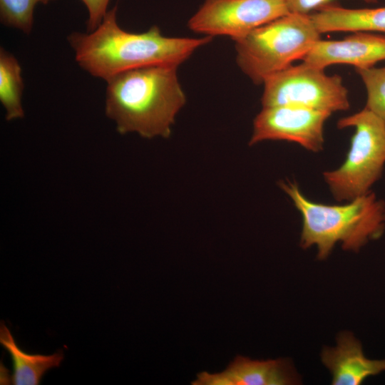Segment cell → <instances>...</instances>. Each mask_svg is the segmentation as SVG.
<instances>
[{"instance_id": "9", "label": "cell", "mask_w": 385, "mask_h": 385, "mask_svg": "<svg viewBox=\"0 0 385 385\" xmlns=\"http://www.w3.org/2000/svg\"><path fill=\"white\" fill-rule=\"evenodd\" d=\"M325 69L333 64H349L356 68L374 67L385 60V36L354 32L342 40H319L302 59Z\"/></svg>"}, {"instance_id": "10", "label": "cell", "mask_w": 385, "mask_h": 385, "mask_svg": "<svg viewBox=\"0 0 385 385\" xmlns=\"http://www.w3.org/2000/svg\"><path fill=\"white\" fill-rule=\"evenodd\" d=\"M298 381L299 378L289 360H254L239 355L221 372L199 373L191 384L289 385Z\"/></svg>"}, {"instance_id": "1", "label": "cell", "mask_w": 385, "mask_h": 385, "mask_svg": "<svg viewBox=\"0 0 385 385\" xmlns=\"http://www.w3.org/2000/svg\"><path fill=\"white\" fill-rule=\"evenodd\" d=\"M118 7L109 9L92 31L71 33L67 40L78 66L93 77L107 81L120 72L155 65L179 66L212 37H168L157 26L142 33L123 29Z\"/></svg>"}, {"instance_id": "4", "label": "cell", "mask_w": 385, "mask_h": 385, "mask_svg": "<svg viewBox=\"0 0 385 385\" xmlns=\"http://www.w3.org/2000/svg\"><path fill=\"white\" fill-rule=\"evenodd\" d=\"M310 14L290 12L235 40L236 62L255 83L302 59L321 39Z\"/></svg>"}, {"instance_id": "7", "label": "cell", "mask_w": 385, "mask_h": 385, "mask_svg": "<svg viewBox=\"0 0 385 385\" xmlns=\"http://www.w3.org/2000/svg\"><path fill=\"white\" fill-rule=\"evenodd\" d=\"M289 13L287 0H205L188 26L206 36L235 41Z\"/></svg>"}, {"instance_id": "12", "label": "cell", "mask_w": 385, "mask_h": 385, "mask_svg": "<svg viewBox=\"0 0 385 385\" xmlns=\"http://www.w3.org/2000/svg\"><path fill=\"white\" fill-rule=\"evenodd\" d=\"M322 34L332 32H385V7L346 9L329 3L310 14Z\"/></svg>"}, {"instance_id": "5", "label": "cell", "mask_w": 385, "mask_h": 385, "mask_svg": "<svg viewBox=\"0 0 385 385\" xmlns=\"http://www.w3.org/2000/svg\"><path fill=\"white\" fill-rule=\"evenodd\" d=\"M339 129L354 128L343 163L326 170L323 178L337 202L350 201L371 191L385 165V121L364 108L340 118Z\"/></svg>"}, {"instance_id": "15", "label": "cell", "mask_w": 385, "mask_h": 385, "mask_svg": "<svg viewBox=\"0 0 385 385\" xmlns=\"http://www.w3.org/2000/svg\"><path fill=\"white\" fill-rule=\"evenodd\" d=\"M52 1L54 0H0V21L5 26L29 34L33 29L36 6Z\"/></svg>"}, {"instance_id": "14", "label": "cell", "mask_w": 385, "mask_h": 385, "mask_svg": "<svg viewBox=\"0 0 385 385\" xmlns=\"http://www.w3.org/2000/svg\"><path fill=\"white\" fill-rule=\"evenodd\" d=\"M17 58L4 48H0V102L8 121L24 118V81Z\"/></svg>"}, {"instance_id": "16", "label": "cell", "mask_w": 385, "mask_h": 385, "mask_svg": "<svg viewBox=\"0 0 385 385\" xmlns=\"http://www.w3.org/2000/svg\"><path fill=\"white\" fill-rule=\"evenodd\" d=\"M366 90L364 107L385 121V66L356 68Z\"/></svg>"}, {"instance_id": "2", "label": "cell", "mask_w": 385, "mask_h": 385, "mask_svg": "<svg viewBox=\"0 0 385 385\" xmlns=\"http://www.w3.org/2000/svg\"><path fill=\"white\" fill-rule=\"evenodd\" d=\"M178 66L155 65L117 73L106 81L105 113L122 135L168 138L186 102Z\"/></svg>"}, {"instance_id": "13", "label": "cell", "mask_w": 385, "mask_h": 385, "mask_svg": "<svg viewBox=\"0 0 385 385\" xmlns=\"http://www.w3.org/2000/svg\"><path fill=\"white\" fill-rule=\"evenodd\" d=\"M0 343L10 354L13 362L12 384L38 385L50 369L60 366L62 351L51 355L31 354L23 351L16 344L10 330L4 323L0 326Z\"/></svg>"}, {"instance_id": "18", "label": "cell", "mask_w": 385, "mask_h": 385, "mask_svg": "<svg viewBox=\"0 0 385 385\" xmlns=\"http://www.w3.org/2000/svg\"><path fill=\"white\" fill-rule=\"evenodd\" d=\"M332 0H287L289 12L299 14H310ZM369 4L377 3L378 0H362Z\"/></svg>"}, {"instance_id": "6", "label": "cell", "mask_w": 385, "mask_h": 385, "mask_svg": "<svg viewBox=\"0 0 385 385\" xmlns=\"http://www.w3.org/2000/svg\"><path fill=\"white\" fill-rule=\"evenodd\" d=\"M262 107L291 106L333 113L350 108L349 91L339 75L305 62L291 65L263 83Z\"/></svg>"}, {"instance_id": "8", "label": "cell", "mask_w": 385, "mask_h": 385, "mask_svg": "<svg viewBox=\"0 0 385 385\" xmlns=\"http://www.w3.org/2000/svg\"><path fill=\"white\" fill-rule=\"evenodd\" d=\"M332 113L306 108L262 107L253 121L249 145L265 140H285L319 153L324 148V128Z\"/></svg>"}, {"instance_id": "3", "label": "cell", "mask_w": 385, "mask_h": 385, "mask_svg": "<svg viewBox=\"0 0 385 385\" xmlns=\"http://www.w3.org/2000/svg\"><path fill=\"white\" fill-rule=\"evenodd\" d=\"M279 187L301 214V247H316L319 259H326L337 243L358 252L384 232L385 202L372 191L344 204L327 205L308 199L294 180H281Z\"/></svg>"}, {"instance_id": "17", "label": "cell", "mask_w": 385, "mask_h": 385, "mask_svg": "<svg viewBox=\"0 0 385 385\" xmlns=\"http://www.w3.org/2000/svg\"><path fill=\"white\" fill-rule=\"evenodd\" d=\"M88 11L87 31L95 30L108 12L111 0H81Z\"/></svg>"}, {"instance_id": "11", "label": "cell", "mask_w": 385, "mask_h": 385, "mask_svg": "<svg viewBox=\"0 0 385 385\" xmlns=\"http://www.w3.org/2000/svg\"><path fill=\"white\" fill-rule=\"evenodd\" d=\"M322 361L331 372L334 385H359L368 377L385 371V359L366 357L361 343L347 332L339 335L335 346L323 349Z\"/></svg>"}]
</instances>
